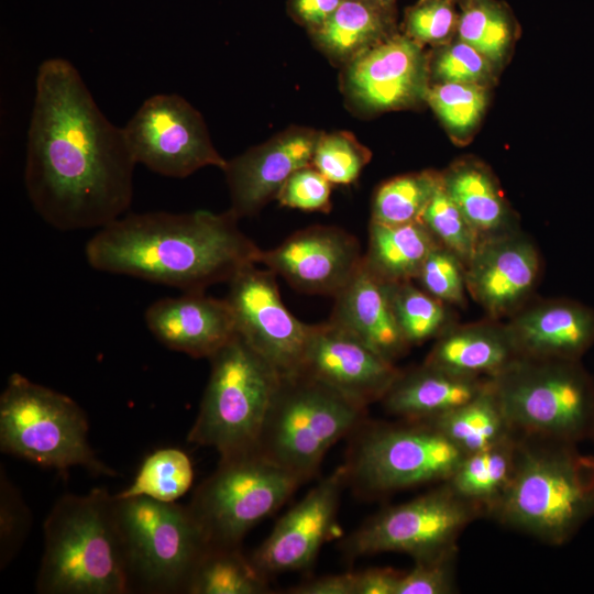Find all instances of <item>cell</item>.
I'll list each match as a JSON object with an SVG mask.
<instances>
[{
    "label": "cell",
    "instance_id": "4316f807",
    "mask_svg": "<svg viewBox=\"0 0 594 594\" xmlns=\"http://www.w3.org/2000/svg\"><path fill=\"white\" fill-rule=\"evenodd\" d=\"M436 244L438 241L421 221L384 224L371 220L363 263L384 282H410Z\"/></svg>",
    "mask_w": 594,
    "mask_h": 594
},
{
    "label": "cell",
    "instance_id": "5bb4252c",
    "mask_svg": "<svg viewBox=\"0 0 594 594\" xmlns=\"http://www.w3.org/2000/svg\"><path fill=\"white\" fill-rule=\"evenodd\" d=\"M277 275L248 266L229 282V301L238 334L280 376L300 370L311 324L298 320L284 305Z\"/></svg>",
    "mask_w": 594,
    "mask_h": 594
},
{
    "label": "cell",
    "instance_id": "f35d334b",
    "mask_svg": "<svg viewBox=\"0 0 594 594\" xmlns=\"http://www.w3.org/2000/svg\"><path fill=\"white\" fill-rule=\"evenodd\" d=\"M371 153L344 132L321 133L311 165L331 184L350 185L369 163Z\"/></svg>",
    "mask_w": 594,
    "mask_h": 594
},
{
    "label": "cell",
    "instance_id": "9c48e42d",
    "mask_svg": "<svg viewBox=\"0 0 594 594\" xmlns=\"http://www.w3.org/2000/svg\"><path fill=\"white\" fill-rule=\"evenodd\" d=\"M0 448L58 471L82 466L95 474H116L92 451L81 407L19 373L9 376L0 397Z\"/></svg>",
    "mask_w": 594,
    "mask_h": 594
},
{
    "label": "cell",
    "instance_id": "c3c4849f",
    "mask_svg": "<svg viewBox=\"0 0 594 594\" xmlns=\"http://www.w3.org/2000/svg\"><path fill=\"white\" fill-rule=\"evenodd\" d=\"M385 3H388V4H395V0H381Z\"/></svg>",
    "mask_w": 594,
    "mask_h": 594
},
{
    "label": "cell",
    "instance_id": "836d02e7",
    "mask_svg": "<svg viewBox=\"0 0 594 594\" xmlns=\"http://www.w3.org/2000/svg\"><path fill=\"white\" fill-rule=\"evenodd\" d=\"M441 182V174L424 170L394 177L378 187L372 205V221L402 224L420 221Z\"/></svg>",
    "mask_w": 594,
    "mask_h": 594
},
{
    "label": "cell",
    "instance_id": "3957f363",
    "mask_svg": "<svg viewBox=\"0 0 594 594\" xmlns=\"http://www.w3.org/2000/svg\"><path fill=\"white\" fill-rule=\"evenodd\" d=\"M519 439L516 470L490 518L549 546L594 517V454L578 446Z\"/></svg>",
    "mask_w": 594,
    "mask_h": 594
},
{
    "label": "cell",
    "instance_id": "5b68a950",
    "mask_svg": "<svg viewBox=\"0 0 594 594\" xmlns=\"http://www.w3.org/2000/svg\"><path fill=\"white\" fill-rule=\"evenodd\" d=\"M490 387L515 437L574 446L594 440V381L580 360L520 358Z\"/></svg>",
    "mask_w": 594,
    "mask_h": 594
},
{
    "label": "cell",
    "instance_id": "7dc6e473",
    "mask_svg": "<svg viewBox=\"0 0 594 594\" xmlns=\"http://www.w3.org/2000/svg\"><path fill=\"white\" fill-rule=\"evenodd\" d=\"M354 586L355 572H344L302 582L287 592L292 594H354Z\"/></svg>",
    "mask_w": 594,
    "mask_h": 594
},
{
    "label": "cell",
    "instance_id": "484cf974",
    "mask_svg": "<svg viewBox=\"0 0 594 594\" xmlns=\"http://www.w3.org/2000/svg\"><path fill=\"white\" fill-rule=\"evenodd\" d=\"M396 33L395 4L381 0H343L315 31L316 43L332 58L350 63Z\"/></svg>",
    "mask_w": 594,
    "mask_h": 594
},
{
    "label": "cell",
    "instance_id": "277c9868",
    "mask_svg": "<svg viewBox=\"0 0 594 594\" xmlns=\"http://www.w3.org/2000/svg\"><path fill=\"white\" fill-rule=\"evenodd\" d=\"M44 594H124L131 583L114 495L101 487L66 494L44 522L36 581Z\"/></svg>",
    "mask_w": 594,
    "mask_h": 594
},
{
    "label": "cell",
    "instance_id": "ac0fdd59",
    "mask_svg": "<svg viewBox=\"0 0 594 594\" xmlns=\"http://www.w3.org/2000/svg\"><path fill=\"white\" fill-rule=\"evenodd\" d=\"M345 487L346 471L340 465L284 514L250 556L258 571L270 579L310 566L332 534Z\"/></svg>",
    "mask_w": 594,
    "mask_h": 594
},
{
    "label": "cell",
    "instance_id": "ab89813d",
    "mask_svg": "<svg viewBox=\"0 0 594 594\" xmlns=\"http://www.w3.org/2000/svg\"><path fill=\"white\" fill-rule=\"evenodd\" d=\"M459 11L453 0H418L406 9L404 33L421 45L435 47L457 36Z\"/></svg>",
    "mask_w": 594,
    "mask_h": 594
},
{
    "label": "cell",
    "instance_id": "d590c367",
    "mask_svg": "<svg viewBox=\"0 0 594 594\" xmlns=\"http://www.w3.org/2000/svg\"><path fill=\"white\" fill-rule=\"evenodd\" d=\"M388 285L396 320L410 345L422 343L441 331L447 317L443 301L410 282Z\"/></svg>",
    "mask_w": 594,
    "mask_h": 594
},
{
    "label": "cell",
    "instance_id": "e575fe53",
    "mask_svg": "<svg viewBox=\"0 0 594 594\" xmlns=\"http://www.w3.org/2000/svg\"><path fill=\"white\" fill-rule=\"evenodd\" d=\"M487 100L488 87L462 82H435L426 96V101L458 141H464L474 133Z\"/></svg>",
    "mask_w": 594,
    "mask_h": 594
},
{
    "label": "cell",
    "instance_id": "d4e9b609",
    "mask_svg": "<svg viewBox=\"0 0 594 594\" xmlns=\"http://www.w3.org/2000/svg\"><path fill=\"white\" fill-rule=\"evenodd\" d=\"M520 358L506 327L474 324L441 333L424 363L458 375L493 378Z\"/></svg>",
    "mask_w": 594,
    "mask_h": 594
},
{
    "label": "cell",
    "instance_id": "681fc988",
    "mask_svg": "<svg viewBox=\"0 0 594 594\" xmlns=\"http://www.w3.org/2000/svg\"><path fill=\"white\" fill-rule=\"evenodd\" d=\"M455 1L457 4H459L460 2H462L463 0H453Z\"/></svg>",
    "mask_w": 594,
    "mask_h": 594
},
{
    "label": "cell",
    "instance_id": "52a82bcc",
    "mask_svg": "<svg viewBox=\"0 0 594 594\" xmlns=\"http://www.w3.org/2000/svg\"><path fill=\"white\" fill-rule=\"evenodd\" d=\"M366 414L367 408L301 371L280 376L256 449L305 483Z\"/></svg>",
    "mask_w": 594,
    "mask_h": 594
},
{
    "label": "cell",
    "instance_id": "8d00e7d4",
    "mask_svg": "<svg viewBox=\"0 0 594 594\" xmlns=\"http://www.w3.org/2000/svg\"><path fill=\"white\" fill-rule=\"evenodd\" d=\"M420 221L441 245L464 264L474 255L481 238L443 188L442 180L425 208Z\"/></svg>",
    "mask_w": 594,
    "mask_h": 594
},
{
    "label": "cell",
    "instance_id": "2e32d148",
    "mask_svg": "<svg viewBox=\"0 0 594 594\" xmlns=\"http://www.w3.org/2000/svg\"><path fill=\"white\" fill-rule=\"evenodd\" d=\"M429 82V58L422 45L398 32L355 57L345 72L350 98L375 112L426 101Z\"/></svg>",
    "mask_w": 594,
    "mask_h": 594
},
{
    "label": "cell",
    "instance_id": "9a60e30c",
    "mask_svg": "<svg viewBox=\"0 0 594 594\" xmlns=\"http://www.w3.org/2000/svg\"><path fill=\"white\" fill-rule=\"evenodd\" d=\"M359 240L333 226H311L290 234L276 248L261 250L257 264L295 289L336 297L362 264Z\"/></svg>",
    "mask_w": 594,
    "mask_h": 594
},
{
    "label": "cell",
    "instance_id": "83f0119b",
    "mask_svg": "<svg viewBox=\"0 0 594 594\" xmlns=\"http://www.w3.org/2000/svg\"><path fill=\"white\" fill-rule=\"evenodd\" d=\"M443 188L481 239L509 231V208L482 164L462 161L441 174Z\"/></svg>",
    "mask_w": 594,
    "mask_h": 594
},
{
    "label": "cell",
    "instance_id": "603a6c76",
    "mask_svg": "<svg viewBox=\"0 0 594 594\" xmlns=\"http://www.w3.org/2000/svg\"><path fill=\"white\" fill-rule=\"evenodd\" d=\"M505 327L521 358L580 360L594 342V314L573 301L535 306Z\"/></svg>",
    "mask_w": 594,
    "mask_h": 594
},
{
    "label": "cell",
    "instance_id": "7402d4cb",
    "mask_svg": "<svg viewBox=\"0 0 594 594\" xmlns=\"http://www.w3.org/2000/svg\"><path fill=\"white\" fill-rule=\"evenodd\" d=\"M329 320L392 363L410 346L396 320L388 283L373 274L363 260L334 297Z\"/></svg>",
    "mask_w": 594,
    "mask_h": 594
},
{
    "label": "cell",
    "instance_id": "60d3db41",
    "mask_svg": "<svg viewBox=\"0 0 594 594\" xmlns=\"http://www.w3.org/2000/svg\"><path fill=\"white\" fill-rule=\"evenodd\" d=\"M424 290L443 302L464 300L465 266L449 249L436 244L416 277Z\"/></svg>",
    "mask_w": 594,
    "mask_h": 594
},
{
    "label": "cell",
    "instance_id": "7a4b0ae2",
    "mask_svg": "<svg viewBox=\"0 0 594 594\" xmlns=\"http://www.w3.org/2000/svg\"><path fill=\"white\" fill-rule=\"evenodd\" d=\"M238 220L230 210L129 213L100 228L86 243L85 256L100 272L205 292L257 264L262 249Z\"/></svg>",
    "mask_w": 594,
    "mask_h": 594
},
{
    "label": "cell",
    "instance_id": "6da1fadb",
    "mask_svg": "<svg viewBox=\"0 0 594 594\" xmlns=\"http://www.w3.org/2000/svg\"><path fill=\"white\" fill-rule=\"evenodd\" d=\"M135 165L123 128L102 113L77 68L43 61L23 175L37 215L59 231L103 228L130 208Z\"/></svg>",
    "mask_w": 594,
    "mask_h": 594
},
{
    "label": "cell",
    "instance_id": "7bdbcfd3",
    "mask_svg": "<svg viewBox=\"0 0 594 594\" xmlns=\"http://www.w3.org/2000/svg\"><path fill=\"white\" fill-rule=\"evenodd\" d=\"M276 199L282 206L304 211L331 210V183L312 165L289 176Z\"/></svg>",
    "mask_w": 594,
    "mask_h": 594
},
{
    "label": "cell",
    "instance_id": "b9f144b4",
    "mask_svg": "<svg viewBox=\"0 0 594 594\" xmlns=\"http://www.w3.org/2000/svg\"><path fill=\"white\" fill-rule=\"evenodd\" d=\"M31 513L18 488L10 482L3 468L0 475V565L16 554L31 526Z\"/></svg>",
    "mask_w": 594,
    "mask_h": 594
},
{
    "label": "cell",
    "instance_id": "4fadbf2b",
    "mask_svg": "<svg viewBox=\"0 0 594 594\" xmlns=\"http://www.w3.org/2000/svg\"><path fill=\"white\" fill-rule=\"evenodd\" d=\"M136 164L173 178H184L206 166L224 169L200 112L176 94L153 95L123 127Z\"/></svg>",
    "mask_w": 594,
    "mask_h": 594
},
{
    "label": "cell",
    "instance_id": "8992f818",
    "mask_svg": "<svg viewBox=\"0 0 594 594\" xmlns=\"http://www.w3.org/2000/svg\"><path fill=\"white\" fill-rule=\"evenodd\" d=\"M350 437L343 464L346 483L363 498L446 482L465 457L442 432L422 421L366 418Z\"/></svg>",
    "mask_w": 594,
    "mask_h": 594
},
{
    "label": "cell",
    "instance_id": "ee69618b",
    "mask_svg": "<svg viewBox=\"0 0 594 594\" xmlns=\"http://www.w3.org/2000/svg\"><path fill=\"white\" fill-rule=\"evenodd\" d=\"M458 552L426 561H416L404 571L396 594H451L457 592Z\"/></svg>",
    "mask_w": 594,
    "mask_h": 594
},
{
    "label": "cell",
    "instance_id": "74e56055",
    "mask_svg": "<svg viewBox=\"0 0 594 594\" xmlns=\"http://www.w3.org/2000/svg\"><path fill=\"white\" fill-rule=\"evenodd\" d=\"M435 82H462L490 87L497 75L495 66L477 50L457 36L438 46L429 59Z\"/></svg>",
    "mask_w": 594,
    "mask_h": 594
},
{
    "label": "cell",
    "instance_id": "d6986e66",
    "mask_svg": "<svg viewBox=\"0 0 594 594\" xmlns=\"http://www.w3.org/2000/svg\"><path fill=\"white\" fill-rule=\"evenodd\" d=\"M320 135L312 129L290 128L228 161L223 172L229 210L238 219L256 215L292 174L311 165Z\"/></svg>",
    "mask_w": 594,
    "mask_h": 594
},
{
    "label": "cell",
    "instance_id": "e0dca14e",
    "mask_svg": "<svg viewBox=\"0 0 594 594\" xmlns=\"http://www.w3.org/2000/svg\"><path fill=\"white\" fill-rule=\"evenodd\" d=\"M299 371L364 408L381 402L402 372L330 320L311 324Z\"/></svg>",
    "mask_w": 594,
    "mask_h": 594
},
{
    "label": "cell",
    "instance_id": "d6a6232c",
    "mask_svg": "<svg viewBox=\"0 0 594 594\" xmlns=\"http://www.w3.org/2000/svg\"><path fill=\"white\" fill-rule=\"evenodd\" d=\"M193 479L189 457L177 448H162L144 459L131 485L114 496L175 502L189 490Z\"/></svg>",
    "mask_w": 594,
    "mask_h": 594
},
{
    "label": "cell",
    "instance_id": "f546056e",
    "mask_svg": "<svg viewBox=\"0 0 594 594\" xmlns=\"http://www.w3.org/2000/svg\"><path fill=\"white\" fill-rule=\"evenodd\" d=\"M465 455L494 447L514 436L490 384L479 397L429 421Z\"/></svg>",
    "mask_w": 594,
    "mask_h": 594
},
{
    "label": "cell",
    "instance_id": "44dd1931",
    "mask_svg": "<svg viewBox=\"0 0 594 594\" xmlns=\"http://www.w3.org/2000/svg\"><path fill=\"white\" fill-rule=\"evenodd\" d=\"M144 320L162 344L197 359H210L238 333L227 298L205 292L158 299L145 310Z\"/></svg>",
    "mask_w": 594,
    "mask_h": 594
},
{
    "label": "cell",
    "instance_id": "ffe728a7",
    "mask_svg": "<svg viewBox=\"0 0 594 594\" xmlns=\"http://www.w3.org/2000/svg\"><path fill=\"white\" fill-rule=\"evenodd\" d=\"M540 270L535 245L512 231L481 239L465 265L466 289L492 316L517 308L534 289Z\"/></svg>",
    "mask_w": 594,
    "mask_h": 594
},
{
    "label": "cell",
    "instance_id": "f1b7e54d",
    "mask_svg": "<svg viewBox=\"0 0 594 594\" xmlns=\"http://www.w3.org/2000/svg\"><path fill=\"white\" fill-rule=\"evenodd\" d=\"M518 448L519 439L512 436L494 447L468 454L447 482L490 518L510 485Z\"/></svg>",
    "mask_w": 594,
    "mask_h": 594
},
{
    "label": "cell",
    "instance_id": "cb8c5ba5",
    "mask_svg": "<svg viewBox=\"0 0 594 594\" xmlns=\"http://www.w3.org/2000/svg\"><path fill=\"white\" fill-rule=\"evenodd\" d=\"M490 380L458 375L424 363L400 372L381 403L398 419L429 421L479 397L487 389Z\"/></svg>",
    "mask_w": 594,
    "mask_h": 594
},
{
    "label": "cell",
    "instance_id": "7c38bea8",
    "mask_svg": "<svg viewBox=\"0 0 594 594\" xmlns=\"http://www.w3.org/2000/svg\"><path fill=\"white\" fill-rule=\"evenodd\" d=\"M483 513L457 494L448 482L391 506L369 518L340 542L346 560L384 552L426 561L458 552V539Z\"/></svg>",
    "mask_w": 594,
    "mask_h": 594
},
{
    "label": "cell",
    "instance_id": "bcb514c9",
    "mask_svg": "<svg viewBox=\"0 0 594 594\" xmlns=\"http://www.w3.org/2000/svg\"><path fill=\"white\" fill-rule=\"evenodd\" d=\"M343 0H289L288 11L294 20L310 32L318 29Z\"/></svg>",
    "mask_w": 594,
    "mask_h": 594
},
{
    "label": "cell",
    "instance_id": "f6af8a7d",
    "mask_svg": "<svg viewBox=\"0 0 594 594\" xmlns=\"http://www.w3.org/2000/svg\"><path fill=\"white\" fill-rule=\"evenodd\" d=\"M403 572L392 568L355 571L354 594H396Z\"/></svg>",
    "mask_w": 594,
    "mask_h": 594
},
{
    "label": "cell",
    "instance_id": "4dcf8cb0",
    "mask_svg": "<svg viewBox=\"0 0 594 594\" xmlns=\"http://www.w3.org/2000/svg\"><path fill=\"white\" fill-rule=\"evenodd\" d=\"M459 7L457 37L499 70L518 35V23L510 8L501 0H463Z\"/></svg>",
    "mask_w": 594,
    "mask_h": 594
},
{
    "label": "cell",
    "instance_id": "1f68e13d",
    "mask_svg": "<svg viewBox=\"0 0 594 594\" xmlns=\"http://www.w3.org/2000/svg\"><path fill=\"white\" fill-rule=\"evenodd\" d=\"M268 578L238 547H208L189 580V594H264Z\"/></svg>",
    "mask_w": 594,
    "mask_h": 594
},
{
    "label": "cell",
    "instance_id": "30bf717a",
    "mask_svg": "<svg viewBox=\"0 0 594 594\" xmlns=\"http://www.w3.org/2000/svg\"><path fill=\"white\" fill-rule=\"evenodd\" d=\"M301 484L298 476L252 449L220 457L216 471L196 488L187 508L208 547H238Z\"/></svg>",
    "mask_w": 594,
    "mask_h": 594
},
{
    "label": "cell",
    "instance_id": "ba28073f",
    "mask_svg": "<svg viewBox=\"0 0 594 594\" xmlns=\"http://www.w3.org/2000/svg\"><path fill=\"white\" fill-rule=\"evenodd\" d=\"M209 360L188 442L213 448L220 457L256 449L279 373L238 333Z\"/></svg>",
    "mask_w": 594,
    "mask_h": 594
},
{
    "label": "cell",
    "instance_id": "8fae6325",
    "mask_svg": "<svg viewBox=\"0 0 594 594\" xmlns=\"http://www.w3.org/2000/svg\"><path fill=\"white\" fill-rule=\"evenodd\" d=\"M131 588L154 593L187 591L208 548L189 509L145 496L116 497Z\"/></svg>",
    "mask_w": 594,
    "mask_h": 594
}]
</instances>
